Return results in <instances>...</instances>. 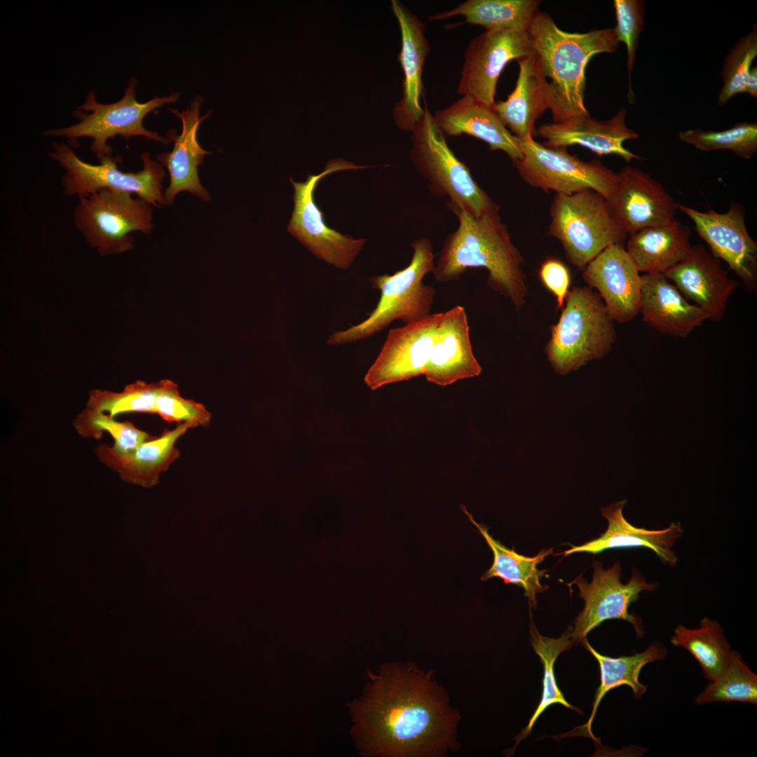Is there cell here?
Wrapping results in <instances>:
<instances>
[{
	"label": "cell",
	"mask_w": 757,
	"mask_h": 757,
	"mask_svg": "<svg viewBox=\"0 0 757 757\" xmlns=\"http://www.w3.org/2000/svg\"><path fill=\"white\" fill-rule=\"evenodd\" d=\"M449 207L457 217L458 226L444 241L432 271L435 280L448 282L458 279L468 268H484L489 273L488 285L519 311L527 294L524 259L499 212L475 217Z\"/></svg>",
	"instance_id": "cell-3"
},
{
	"label": "cell",
	"mask_w": 757,
	"mask_h": 757,
	"mask_svg": "<svg viewBox=\"0 0 757 757\" xmlns=\"http://www.w3.org/2000/svg\"><path fill=\"white\" fill-rule=\"evenodd\" d=\"M201 104L202 99L196 97L185 111L171 109L180 118L182 130L177 135L169 132L168 139L174 141L172 151L156 157L157 161L166 167L170 175V184L164 193L167 205H170L176 195L183 191H189L203 200H210V193L201 185L198 174V167L203 164L205 156L210 154L200 146L197 139L198 127L209 116L207 114L200 116Z\"/></svg>",
	"instance_id": "cell-24"
},
{
	"label": "cell",
	"mask_w": 757,
	"mask_h": 757,
	"mask_svg": "<svg viewBox=\"0 0 757 757\" xmlns=\"http://www.w3.org/2000/svg\"><path fill=\"white\" fill-rule=\"evenodd\" d=\"M538 273L543 285L556 297L557 308H563L571 282L568 268L559 259L548 258L541 264Z\"/></svg>",
	"instance_id": "cell-42"
},
{
	"label": "cell",
	"mask_w": 757,
	"mask_h": 757,
	"mask_svg": "<svg viewBox=\"0 0 757 757\" xmlns=\"http://www.w3.org/2000/svg\"><path fill=\"white\" fill-rule=\"evenodd\" d=\"M678 139L702 151L729 150L749 160L757 151V123L739 122L721 131L690 129L681 131Z\"/></svg>",
	"instance_id": "cell-35"
},
{
	"label": "cell",
	"mask_w": 757,
	"mask_h": 757,
	"mask_svg": "<svg viewBox=\"0 0 757 757\" xmlns=\"http://www.w3.org/2000/svg\"><path fill=\"white\" fill-rule=\"evenodd\" d=\"M530 634L531 643L536 655L539 656L543 667L542 697L528 725L517 737L513 750L523 739L530 735L537 719L550 706L559 704L578 713L580 712V709L571 705L565 699L557 686L554 671V662L557 657L562 652L570 649L575 643L571 639V631L565 632L559 638H550L541 635L535 625L531 623Z\"/></svg>",
	"instance_id": "cell-34"
},
{
	"label": "cell",
	"mask_w": 757,
	"mask_h": 757,
	"mask_svg": "<svg viewBox=\"0 0 757 757\" xmlns=\"http://www.w3.org/2000/svg\"><path fill=\"white\" fill-rule=\"evenodd\" d=\"M677 207L692 220L711 253L728 264L749 292H756L757 243L747 230L744 206L732 201L724 213L702 212L680 203Z\"/></svg>",
	"instance_id": "cell-15"
},
{
	"label": "cell",
	"mask_w": 757,
	"mask_h": 757,
	"mask_svg": "<svg viewBox=\"0 0 757 757\" xmlns=\"http://www.w3.org/2000/svg\"><path fill=\"white\" fill-rule=\"evenodd\" d=\"M641 280L640 313L657 332L686 337L708 320L706 312L689 303L664 273H644Z\"/></svg>",
	"instance_id": "cell-25"
},
{
	"label": "cell",
	"mask_w": 757,
	"mask_h": 757,
	"mask_svg": "<svg viewBox=\"0 0 757 757\" xmlns=\"http://www.w3.org/2000/svg\"><path fill=\"white\" fill-rule=\"evenodd\" d=\"M519 140L521 156L513 163L531 187L562 194L591 189L607 200L614 193L618 173L601 161L586 162L570 154L566 147L546 146L533 137Z\"/></svg>",
	"instance_id": "cell-11"
},
{
	"label": "cell",
	"mask_w": 757,
	"mask_h": 757,
	"mask_svg": "<svg viewBox=\"0 0 757 757\" xmlns=\"http://www.w3.org/2000/svg\"><path fill=\"white\" fill-rule=\"evenodd\" d=\"M627 111L621 108L611 118L600 121L589 116H580L561 123L543 124L537 135L549 147H567L580 145L598 156H618L629 163L643 157L632 152L623 145L627 140H634L639 135L626 123Z\"/></svg>",
	"instance_id": "cell-21"
},
{
	"label": "cell",
	"mask_w": 757,
	"mask_h": 757,
	"mask_svg": "<svg viewBox=\"0 0 757 757\" xmlns=\"http://www.w3.org/2000/svg\"><path fill=\"white\" fill-rule=\"evenodd\" d=\"M73 425L76 432L86 438L98 439L107 431L114 439L113 448L122 453L130 451L154 438L130 421L119 422L108 414L86 408L76 416Z\"/></svg>",
	"instance_id": "cell-38"
},
{
	"label": "cell",
	"mask_w": 757,
	"mask_h": 757,
	"mask_svg": "<svg viewBox=\"0 0 757 757\" xmlns=\"http://www.w3.org/2000/svg\"><path fill=\"white\" fill-rule=\"evenodd\" d=\"M582 271L614 322H627L640 313L642 275L623 244L607 247Z\"/></svg>",
	"instance_id": "cell-18"
},
{
	"label": "cell",
	"mask_w": 757,
	"mask_h": 757,
	"mask_svg": "<svg viewBox=\"0 0 757 757\" xmlns=\"http://www.w3.org/2000/svg\"><path fill=\"white\" fill-rule=\"evenodd\" d=\"M690 236L689 227L674 219L629 235L625 248L640 272L664 273L688 256Z\"/></svg>",
	"instance_id": "cell-29"
},
{
	"label": "cell",
	"mask_w": 757,
	"mask_h": 757,
	"mask_svg": "<svg viewBox=\"0 0 757 757\" xmlns=\"http://www.w3.org/2000/svg\"><path fill=\"white\" fill-rule=\"evenodd\" d=\"M545 352L554 371L565 375L608 354L615 341L614 320L589 287L569 291Z\"/></svg>",
	"instance_id": "cell-5"
},
{
	"label": "cell",
	"mask_w": 757,
	"mask_h": 757,
	"mask_svg": "<svg viewBox=\"0 0 757 757\" xmlns=\"http://www.w3.org/2000/svg\"><path fill=\"white\" fill-rule=\"evenodd\" d=\"M391 4L400 28L398 60L404 74L402 96L395 104L393 114L400 130L411 132L425 113L421 105L422 77L430 46L423 22L400 1L392 0Z\"/></svg>",
	"instance_id": "cell-20"
},
{
	"label": "cell",
	"mask_w": 757,
	"mask_h": 757,
	"mask_svg": "<svg viewBox=\"0 0 757 757\" xmlns=\"http://www.w3.org/2000/svg\"><path fill=\"white\" fill-rule=\"evenodd\" d=\"M425 113L411 132L409 157L428 182L432 195L447 197L455 207L479 217L499 212L500 207L478 185L468 168L448 146L423 98Z\"/></svg>",
	"instance_id": "cell-6"
},
{
	"label": "cell",
	"mask_w": 757,
	"mask_h": 757,
	"mask_svg": "<svg viewBox=\"0 0 757 757\" xmlns=\"http://www.w3.org/2000/svg\"><path fill=\"white\" fill-rule=\"evenodd\" d=\"M626 503L623 500L602 507L601 514L608 521L606 531L583 545H571L563 554L567 556L575 552L596 554L611 549L644 547L653 551L663 564L676 566L678 557L674 547L683 536L681 524L671 522L667 528L660 530L636 527L622 514Z\"/></svg>",
	"instance_id": "cell-22"
},
{
	"label": "cell",
	"mask_w": 757,
	"mask_h": 757,
	"mask_svg": "<svg viewBox=\"0 0 757 757\" xmlns=\"http://www.w3.org/2000/svg\"><path fill=\"white\" fill-rule=\"evenodd\" d=\"M369 678L363 696L350 707L354 732L365 753L433 756L452 746L457 715L431 671L393 664Z\"/></svg>",
	"instance_id": "cell-1"
},
{
	"label": "cell",
	"mask_w": 757,
	"mask_h": 757,
	"mask_svg": "<svg viewBox=\"0 0 757 757\" xmlns=\"http://www.w3.org/2000/svg\"><path fill=\"white\" fill-rule=\"evenodd\" d=\"M163 384V380L151 383L137 381L120 393L93 390L86 409L104 412L112 417L128 412L155 414L156 400Z\"/></svg>",
	"instance_id": "cell-36"
},
{
	"label": "cell",
	"mask_w": 757,
	"mask_h": 757,
	"mask_svg": "<svg viewBox=\"0 0 757 757\" xmlns=\"http://www.w3.org/2000/svg\"><path fill=\"white\" fill-rule=\"evenodd\" d=\"M79 199L74 224L102 256L130 250L132 232L153 229L151 205L130 193L103 189Z\"/></svg>",
	"instance_id": "cell-10"
},
{
	"label": "cell",
	"mask_w": 757,
	"mask_h": 757,
	"mask_svg": "<svg viewBox=\"0 0 757 757\" xmlns=\"http://www.w3.org/2000/svg\"><path fill=\"white\" fill-rule=\"evenodd\" d=\"M664 274L713 322L723 319L730 296L741 283L729 277L721 261L702 244L692 245L688 256Z\"/></svg>",
	"instance_id": "cell-19"
},
{
	"label": "cell",
	"mask_w": 757,
	"mask_h": 757,
	"mask_svg": "<svg viewBox=\"0 0 757 757\" xmlns=\"http://www.w3.org/2000/svg\"><path fill=\"white\" fill-rule=\"evenodd\" d=\"M757 56V26L753 25L747 34L742 36L726 55L721 71L723 86L718 97L719 106L725 104L733 96L744 93L751 64Z\"/></svg>",
	"instance_id": "cell-39"
},
{
	"label": "cell",
	"mask_w": 757,
	"mask_h": 757,
	"mask_svg": "<svg viewBox=\"0 0 757 757\" xmlns=\"http://www.w3.org/2000/svg\"><path fill=\"white\" fill-rule=\"evenodd\" d=\"M463 512L470 521L484 538L493 554L492 566L481 577L482 580L498 577L505 584H512L524 589L530 606L536 607V594L545 592L547 587L543 586L541 578L546 570H538V564L552 553L553 547L540 551L531 557L521 555L513 549H509L494 539L484 525L477 523L472 515L462 505Z\"/></svg>",
	"instance_id": "cell-31"
},
{
	"label": "cell",
	"mask_w": 757,
	"mask_h": 757,
	"mask_svg": "<svg viewBox=\"0 0 757 757\" xmlns=\"http://www.w3.org/2000/svg\"><path fill=\"white\" fill-rule=\"evenodd\" d=\"M443 313L391 329L364 376L371 390L424 375Z\"/></svg>",
	"instance_id": "cell-16"
},
{
	"label": "cell",
	"mask_w": 757,
	"mask_h": 757,
	"mask_svg": "<svg viewBox=\"0 0 757 757\" xmlns=\"http://www.w3.org/2000/svg\"><path fill=\"white\" fill-rule=\"evenodd\" d=\"M194 428L190 423L179 424L174 430H165L135 449L122 453L106 444L95 449L98 459L109 468L116 471L125 482L151 487L158 482L159 477L179 457L176 441Z\"/></svg>",
	"instance_id": "cell-26"
},
{
	"label": "cell",
	"mask_w": 757,
	"mask_h": 757,
	"mask_svg": "<svg viewBox=\"0 0 757 757\" xmlns=\"http://www.w3.org/2000/svg\"><path fill=\"white\" fill-rule=\"evenodd\" d=\"M550 214L548 235L560 242L566 259L582 271L605 248L624 245L629 236L607 199L591 189L557 193Z\"/></svg>",
	"instance_id": "cell-8"
},
{
	"label": "cell",
	"mask_w": 757,
	"mask_h": 757,
	"mask_svg": "<svg viewBox=\"0 0 757 757\" xmlns=\"http://www.w3.org/2000/svg\"><path fill=\"white\" fill-rule=\"evenodd\" d=\"M538 0H468L458 6L430 16V21L461 15L470 25L490 30L527 31L538 11Z\"/></svg>",
	"instance_id": "cell-32"
},
{
	"label": "cell",
	"mask_w": 757,
	"mask_h": 757,
	"mask_svg": "<svg viewBox=\"0 0 757 757\" xmlns=\"http://www.w3.org/2000/svg\"><path fill=\"white\" fill-rule=\"evenodd\" d=\"M155 414L164 421L178 423H190L194 428L207 427L212 414L200 403L182 397L178 386L170 380L163 384L155 402Z\"/></svg>",
	"instance_id": "cell-41"
},
{
	"label": "cell",
	"mask_w": 757,
	"mask_h": 757,
	"mask_svg": "<svg viewBox=\"0 0 757 757\" xmlns=\"http://www.w3.org/2000/svg\"><path fill=\"white\" fill-rule=\"evenodd\" d=\"M670 642L674 646L688 650L709 681H714L725 671L732 657V650L721 625L707 617L702 619L696 629L678 625Z\"/></svg>",
	"instance_id": "cell-33"
},
{
	"label": "cell",
	"mask_w": 757,
	"mask_h": 757,
	"mask_svg": "<svg viewBox=\"0 0 757 757\" xmlns=\"http://www.w3.org/2000/svg\"><path fill=\"white\" fill-rule=\"evenodd\" d=\"M413 255L409 264L393 275L383 274L371 278L374 288L381 292L380 299L369 317L345 330L334 332L327 340L330 346L352 343L382 331L393 321L407 324L421 320L430 313L435 289L423 282L432 271L435 255L430 240L425 237L414 240Z\"/></svg>",
	"instance_id": "cell-4"
},
{
	"label": "cell",
	"mask_w": 757,
	"mask_h": 757,
	"mask_svg": "<svg viewBox=\"0 0 757 757\" xmlns=\"http://www.w3.org/2000/svg\"><path fill=\"white\" fill-rule=\"evenodd\" d=\"M537 68L547 91L553 123L589 116L584 102L585 69L595 55L618 48L613 28L569 33L538 10L527 29Z\"/></svg>",
	"instance_id": "cell-2"
},
{
	"label": "cell",
	"mask_w": 757,
	"mask_h": 757,
	"mask_svg": "<svg viewBox=\"0 0 757 757\" xmlns=\"http://www.w3.org/2000/svg\"><path fill=\"white\" fill-rule=\"evenodd\" d=\"M482 368L474 355L465 308L443 313L424 376L440 386L479 376Z\"/></svg>",
	"instance_id": "cell-23"
},
{
	"label": "cell",
	"mask_w": 757,
	"mask_h": 757,
	"mask_svg": "<svg viewBox=\"0 0 757 757\" xmlns=\"http://www.w3.org/2000/svg\"><path fill=\"white\" fill-rule=\"evenodd\" d=\"M517 61L519 71L515 88L506 100L495 102L493 109L517 138H533L536 121L549 109L546 87L533 55Z\"/></svg>",
	"instance_id": "cell-28"
},
{
	"label": "cell",
	"mask_w": 757,
	"mask_h": 757,
	"mask_svg": "<svg viewBox=\"0 0 757 757\" xmlns=\"http://www.w3.org/2000/svg\"><path fill=\"white\" fill-rule=\"evenodd\" d=\"M533 55L527 31L490 30L473 38L463 53L456 92L493 108L501 72L513 60Z\"/></svg>",
	"instance_id": "cell-14"
},
{
	"label": "cell",
	"mask_w": 757,
	"mask_h": 757,
	"mask_svg": "<svg viewBox=\"0 0 757 757\" xmlns=\"http://www.w3.org/2000/svg\"><path fill=\"white\" fill-rule=\"evenodd\" d=\"M744 93H747L752 97H757V66L751 68Z\"/></svg>",
	"instance_id": "cell-43"
},
{
	"label": "cell",
	"mask_w": 757,
	"mask_h": 757,
	"mask_svg": "<svg viewBox=\"0 0 757 757\" xmlns=\"http://www.w3.org/2000/svg\"><path fill=\"white\" fill-rule=\"evenodd\" d=\"M718 701L757 704V676L735 651L725 671L695 699L697 704Z\"/></svg>",
	"instance_id": "cell-37"
},
{
	"label": "cell",
	"mask_w": 757,
	"mask_h": 757,
	"mask_svg": "<svg viewBox=\"0 0 757 757\" xmlns=\"http://www.w3.org/2000/svg\"><path fill=\"white\" fill-rule=\"evenodd\" d=\"M137 80L132 77L125 88L124 95L117 102L102 104L97 100L94 90L86 95L83 105L72 112L79 120L76 123L60 128H51L43 132L51 137H64L72 148L79 145V139L89 137L93 139L90 149L99 162L104 158L113 155L112 149L108 145L109 139L119 135L125 139L135 136H143L164 144L170 139L156 132L146 129L143 125L144 118L156 109L168 103L176 102L178 93L169 96L156 97L146 102L136 100L135 88Z\"/></svg>",
	"instance_id": "cell-7"
},
{
	"label": "cell",
	"mask_w": 757,
	"mask_h": 757,
	"mask_svg": "<svg viewBox=\"0 0 757 757\" xmlns=\"http://www.w3.org/2000/svg\"><path fill=\"white\" fill-rule=\"evenodd\" d=\"M368 166L357 165L343 159L329 161L318 175H308L304 182L289 181L294 189V209L287 225L289 233L312 254L328 264L346 269L362 250L366 240L355 239L328 226L318 207L314 192L325 176L341 170H358Z\"/></svg>",
	"instance_id": "cell-12"
},
{
	"label": "cell",
	"mask_w": 757,
	"mask_h": 757,
	"mask_svg": "<svg viewBox=\"0 0 757 757\" xmlns=\"http://www.w3.org/2000/svg\"><path fill=\"white\" fill-rule=\"evenodd\" d=\"M607 200L628 236L674 221L678 210V203L658 181L630 165L618 172L615 191Z\"/></svg>",
	"instance_id": "cell-17"
},
{
	"label": "cell",
	"mask_w": 757,
	"mask_h": 757,
	"mask_svg": "<svg viewBox=\"0 0 757 757\" xmlns=\"http://www.w3.org/2000/svg\"><path fill=\"white\" fill-rule=\"evenodd\" d=\"M433 118L444 135H471L486 143L491 150L503 151L513 163L521 156L520 140L504 125L493 108L472 96H462L449 107L435 111Z\"/></svg>",
	"instance_id": "cell-27"
},
{
	"label": "cell",
	"mask_w": 757,
	"mask_h": 757,
	"mask_svg": "<svg viewBox=\"0 0 757 757\" xmlns=\"http://www.w3.org/2000/svg\"><path fill=\"white\" fill-rule=\"evenodd\" d=\"M616 17L614 29L618 42H622L627 49L628 70V101L635 102L632 87V71L636 60V50L644 26L645 4L641 0H614Z\"/></svg>",
	"instance_id": "cell-40"
},
{
	"label": "cell",
	"mask_w": 757,
	"mask_h": 757,
	"mask_svg": "<svg viewBox=\"0 0 757 757\" xmlns=\"http://www.w3.org/2000/svg\"><path fill=\"white\" fill-rule=\"evenodd\" d=\"M582 645L595 657L600 669V685L597 688L592 705V710L587 723L576 728L577 735L587 736L596 740L592 732V724L597 708L604 695L611 689L622 685L629 686L635 699H641L646 691V687L639 680L642 668L647 664L663 660L667 650L659 643H652L644 651L630 656L611 657L598 653L588 643L587 639Z\"/></svg>",
	"instance_id": "cell-30"
},
{
	"label": "cell",
	"mask_w": 757,
	"mask_h": 757,
	"mask_svg": "<svg viewBox=\"0 0 757 757\" xmlns=\"http://www.w3.org/2000/svg\"><path fill=\"white\" fill-rule=\"evenodd\" d=\"M592 566L594 575L591 582L581 577L574 580L585 606L571 631L573 642L580 643L592 629L603 622L613 619L630 622L636 636L641 637L644 634L641 620L630 614L628 610L631 604L638 600L640 593L654 591L658 584L648 582L636 568L633 569L628 582L622 583L619 561L607 569H604L599 561H594Z\"/></svg>",
	"instance_id": "cell-13"
},
{
	"label": "cell",
	"mask_w": 757,
	"mask_h": 757,
	"mask_svg": "<svg viewBox=\"0 0 757 757\" xmlns=\"http://www.w3.org/2000/svg\"><path fill=\"white\" fill-rule=\"evenodd\" d=\"M48 156L64 169L61 184L65 196L85 197L103 189L135 193L160 207L165 205L163 180L166 173L162 165L151 158L148 153L142 154L143 168L136 172L118 169L120 161L113 155L94 165L81 159L73 148L64 142H54Z\"/></svg>",
	"instance_id": "cell-9"
}]
</instances>
